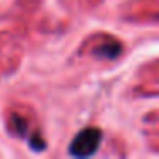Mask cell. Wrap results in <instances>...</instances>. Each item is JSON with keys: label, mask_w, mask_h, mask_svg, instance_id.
Here are the masks:
<instances>
[{"label": "cell", "mask_w": 159, "mask_h": 159, "mask_svg": "<svg viewBox=\"0 0 159 159\" xmlns=\"http://www.w3.org/2000/svg\"><path fill=\"white\" fill-rule=\"evenodd\" d=\"M101 139H103V134H101L99 128H84L79 134L75 135L72 142H70L69 152L74 157H89V156L96 154L98 149H99Z\"/></svg>", "instance_id": "obj_1"}, {"label": "cell", "mask_w": 159, "mask_h": 159, "mask_svg": "<svg viewBox=\"0 0 159 159\" xmlns=\"http://www.w3.org/2000/svg\"><path fill=\"white\" fill-rule=\"evenodd\" d=\"M120 50H121L120 43L110 41L108 45H103V46H99V48H96V55L101 57V58H115V57H118Z\"/></svg>", "instance_id": "obj_2"}, {"label": "cell", "mask_w": 159, "mask_h": 159, "mask_svg": "<svg viewBox=\"0 0 159 159\" xmlns=\"http://www.w3.org/2000/svg\"><path fill=\"white\" fill-rule=\"evenodd\" d=\"M12 125H11V128L14 132H17L19 135H24L26 132H28V121L24 120L22 116H17V115H12Z\"/></svg>", "instance_id": "obj_3"}]
</instances>
